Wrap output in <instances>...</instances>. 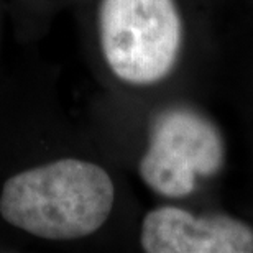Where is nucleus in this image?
<instances>
[{"instance_id":"obj_1","label":"nucleus","mask_w":253,"mask_h":253,"mask_svg":"<svg viewBox=\"0 0 253 253\" xmlns=\"http://www.w3.org/2000/svg\"><path fill=\"white\" fill-rule=\"evenodd\" d=\"M115 186L102 166L63 158L5 181L0 214L44 240H76L97 232L112 212Z\"/></svg>"},{"instance_id":"obj_2","label":"nucleus","mask_w":253,"mask_h":253,"mask_svg":"<svg viewBox=\"0 0 253 253\" xmlns=\"http://www.w3.org/2000/svg\"><path fill=\"white\" fill-rule=\"evenodd\" d=\"M99 38L105 63L120 81L160 83L181 53L178 5L174 0H100Z\"/></svg>"},{"instance_id":"obj_3","label":"nucleus","mask_w":253,"mask_h":253,"mask_svg":"<svg viewBox=\"0 0 253 253\" xmlns=\"http://www.w3.org/2000/svg\"><path fill=\"white\" fill-rule=\"evenodd\" d=\"M224 163L225 143L217 125L194 109L173 105L151 124L138 173L156 194L186 197L194 192L199 178L215 176Z\"/></svg>"},{"instance_id":"obj_4","label":"nucleus","mask_w":253,"mask_h":253,"mask_svg":"<svg viewBox=\"0 0 253 253\" xmlns=\"http://www.w3.org/2000/svg\"><path fill=\"white\" fill-rule=\"evenodd\" d=\"M140 242L148 253H252L253 229L227 214L194 215L163 206L145 215Z\"/></svg>"}]
</instances>
